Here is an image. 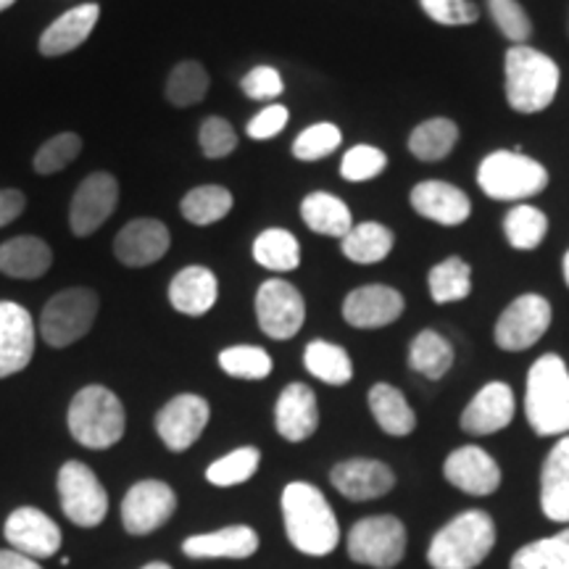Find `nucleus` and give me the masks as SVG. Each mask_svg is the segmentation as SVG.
<instances>
[{"label": "nucleus", "instance_id": "f257e3e1", "mask_svg": "<svg viewBox=\"0 0 569 569\" xmlns=\"http://www.w3.org/2000/svg\"><path fill=\"white\" fill-rule=\"evenodd\" d=\"M284 532L290 543L309 557H327L336 551L340 525L325 493L309 482H290L282 490Z\"/></svg>", "mask_w": 569, "mask_h": 569}, {"label": "nucleus", "instance_id": "f03ea898", "mask_svg": "<svg viewBox=\"0 0 569 569\" xmlns=\"http://www.w3.org/2000/svg\"><path fill=\"white\" fill-rule=\"evenodd\" d=\"M525 415L536 436H569V369L557 353L540 356L525 382Z\"/></svg>", "mask_w": 569, "mask_h": 569}, {"label": "nucleus", "instance_id": "7ed1b4c3", "mask_svg": "<svg viewBox=\"0 0 569 569\" xmlns=\"http://www.w3.org/2000/svg\"><path fill=\"white\" fill-rule=\"evenodd\" d=\"M496 525L490 515L469 509L440 528L427 549L432 569H475L493 551Z\"/></svg>", "mask_w": 569, "mask_h": 569}, {"label": "nucleus", "instance_id": "20e7f679", "mask_svg": "<svg viewBox=\"0 0 569 569\" xmlns=\"http://www.w3.org/2000/svg\"><path fill=\"white\" fill-rule=\"evenodd\" d=\"M503 90L507 101L519 113H538L549 109L559 90L557 61L530 46H515L503 59Z\"/></svg>", "mask_w": 569, "mask_h": 569}, {"label": "nucleus", "instance_id": "39448f33", "mask_svg": "<svg viewBox=\"0 0 569 569\" xmlns=\"http://www.w3.org/2000/svg\"><path fill=\"white\" fill-rule=\"evenodd\" d=\"M124 407L109 388L88 386L71 398L69 432L77 443L92 451L117 446L124 436Z\"/></svg>", "mask_w": 569, "mask_h": 569}, {"label": "nucleus", "instance_id": "423d86ee", "mask_svg": "<svg viewBox=\"0 0 569 569\" xmlns=\"http://www.w3.org/2000/svg\"><path fill=\"white\" fill-rule=\"evenodd\" d=\"M478 184L493 201H525L549 184L546 167L519 151H496L482 159Z\"/></svg>", "mask_w": 569, "mask_h": 569}, {"label": "nucleus", "instance_id": "0eeeda50", "mask_svg": "<svg viewBox=\"0 0 569 569\" xmlns=\"http://www.w3.org/2000/svg\"><path fill=\"white\" fill-rule=\"evenodd\" d=\"M98 293L90 288H69L46 303L40 317L42 340L53 348L77 343L90 332L98 317Z\"/></svg>", "mask_w": 569, "mask_h": 569}, {"label": "nucleus", "instance_id": "6e6552de", "mask_svg": "<svg viewBox=\"0 0 569 569\" xmlns=\"http://www.w3.org/2000/svg\"><path fill=\"white\" fill-rule=\"evenodd\" d=\"M348 557L375 569H393L407 557V528L390 515L359 519L348 532Z\"/></svg>", "mask_w": 569, "mask_h": 569}, {"label": "nucleus", "instance_id": "1a4fd4ad", "mask_svg": "<svg viewBox=\"0 0 569 569\" xmlns=\"http://www.w3.org/2000/svg\"><path fill=\"white\" fill-rule=\"evenodd\" d=\"M61 507L71 522L80 528H96L109 515V493H106L96 472L82 461H67L59 472Z\"/></svg>", "mask_w": 569, "mask_h": 569}, {"label": "nucleus", "instance_id": "9d476101", "mask_svg": "<svg viewBox=\"0 0 569 569\" xmlns=\"http://www.w3.org/2000/svg\"><path fill=\"white\" fill-rule=\"evenodd\" d=\"M551 303L543 296L528 293L511 301L496 322V346L501 351H528L551 327Z\"/></svg>", "mask_w": 569, "mask_h": 569}, {"label": "nucleus", "instance_id": "9b49d317", "mask_svg": "<svg viewBox=\"0 0 569 569\" xmlns=\"http://www.w3.org/2000/svg\"><path fill=\"white\" fill-rule=\"evenodd\" d=\"M256 319H259L264 336L274 340H290L303 327V296L298 293L296 284L284 280H267L256 293Z\"/></svg>", "mask_w": 569, "mask_h": 569}, {"label": "nucleus", "instance_id": "f8f14e48", "mask_svg": "<svg viewBox=\"0 0 569 569\" xmlns=\"http://www.w3.org/2000/svg\"><path fill=\"white\" fill-rule=\"evenodd\" d=\"M209 417L211 409L206 398L196 393H182L172 398V401L159 411V417H156V430H159V438L169 451L180 453L188 451V448L201 438L206 425H209Z\"/></svg>", "mask_w": 569, "mask_h": 569}, {"label": "nucleus", "instance_id": "ddd939ff", "mask_svg": "<svg viewBox=\"0 0 569 569\" xmlns=\"http://www.w3.org/2000/svg\"><path fill=\"white\" fill-rule=\"evenodd\" d=\"M177 509L174 490L161 480H142L130 488L122 501L124 530L132 536H148L159 530Z\"/></svg>", "mask_w": 569, "mask_h": 569}, {"label": "nucleus", "instance_id": "4468645a", "mask_svg": "<svg viewBox=\"0 0 569 569\" xmlns=\"http://www.w3.org/2000/svg\"><path fill=\"white\" fill-rule=\"evenodd\" d=\"M119 203V182L109 172H96L82 180L71 198L69 224L77 238H88L111 217Z\"/></svg>", "mask_w": 569, "mask_h": 569}, {"label": "nucleus", "instance_id": "2eb2a0df", "mask_svg": "<svg viewBox=\"0 0 569 569\" xmlns=\"http://www.w3.org/2000/svg\"><path fill=\"white\" fill-rule=\"evenodd\" d=\"M3 536L13 546V551L30 559H48L61 549V530L51 517L40 509L21 507L6 519Z\"/></svg>", "mask_w": 569, "mask_h": 569}, {"label": "nucleus", "instance_id": "dca6fc26", "mask_svg": "<svg viewBox=\"0 0 569 569\" xmlns=\"http://www.w3.org/2000/svg\"><path fill=\"white\" fill-rule=\"evenodd\" d=\"M407 309V301L390 284H365L346 296L343 319L359 330H377V327L393 325Z\"/></svg>", "mask_w": 569, "mask_h": 569}, {"label": "nucleus", "instance_id": "f3484780", "mask_svg": "<svg viewBox=\"0 0 569 569\" xmlns=\"http://www.w3.org/2000/svg\"><path fill=\"white\" fill-rule=\"evenodd\" d=\"M34 353V322L24 306L0 301V380L24 369Z\"/></svg>", "mask_w": 569, "mask_h": 569}, {"label": "nucleus", "instance_id": "a211bd4d", "mask_svg": "<svg viewBox=\"0 0 569 569\" xmlns=\"http://www.w3.org/2000/svg\"><path fill=\"white\" fill-rule=\"evenodd\" d=\"M172 243L167 224L159 219H132L119 230L117 240H113V253L122 261L124 267L140 269L151 267L156 261L163 259Z\"/></svg>", "mask_w": 569, "mask_h": 569}, {"label": "nucleus", "instance_id": "6ab92c4d", "mask_svg": "<svg viewBox=\"0 0 569 569\" xmlns=\"http://www.w3.org/2000/svg\"><path fill=\"white\" fill-rule=\"evenodd\" d=\"M446 480L469 496H490L501 486V467L478 446L457 448L443 465Z\"/></svg>", "mask_w": 569, "mask_h": 569}, {"label": "nucleus", "instance_id": "aec40b11", "mask_svg": "<svg viewBox=\"0 0 569 569\" xmlns=\"http://www.w3.org/2000/svg\"><path fill=\"white\" fill-rule=\"evenodd\" d=\"M515 419V393L507 382H488L461 411V430L469 436H493Z\"/></svg>", "mask_w": 569, "mask_h": 569}, {"label": "nucleus", "instance_id": "412c9836", "mask_svg": "<svg viewBox=\"0 0 569 569\" xmlns=\"http://www.w3.org/2000/svg\"><path fill=\"white\" fill-rule=\"evenodd\" d=\"M411 209L436 224L457 227L467 222L472 203H469V196L465 190H459L457 184L443 180H425L411 190Z\"/></svg>", "mask_w": 569, "mask_h": 569}, {"label": "nucleus", "instance_id": "4be33fe9", "mask_svg": "<svg viewBox=\"0 0 569 569\" xmlns=\"http://www.w3.org/2000/svg\"><path fill=\"white\" fill-rule=\"evenodd\" d=\"M332 486L351 501H369L393 490L396 475L386 461L377 459H348L330 472Z\"/></svg>", "mask_w": 569, "mask_h": 569}, {"label": "nucleus", "instance_id": "5701e85b", "mask_svg": "<svg viewBox=\"0 0 569 569\" xmlns=\"http://www.w3.org/2000/svg\"><path fill=\"white\" fill-rule=\"evenodd\" d=\"M274 425L277 432L290 443H301L311 438L319 427V407L315 390L303 382H293L277 398L274 407Z\"/></svg>", "mask_w": 569, "mask_h": 569}, {"label": "nucleus", "instance_id": "b1692460", "mask_svg": "<svg viewBox=\"0 0 569 569\" xmlns=\"http://www.w3.org/2000/svg\"><path fill=\"white\" fill-rule=\"evenodd\" d=\"M98 17H101V6L98 3H82L77 6V9L61 13V17L42 32L40 53L48 56V59H56V56H67L74 51V48H80L82 42L90 38V32L96 30Z\"/></svg>", "mask_w": 569, "mask_h": 569}, {"label": "nucleus", "instance_id": "393cba45", "mask_svg": "<svg viewBox=\"0 0 569 569\" xmlns=\"http://www.w3.org/2000/svg\"><path fill=\"white\" fill-rule=\"evenodd\" d=\"M182 551L190 559H248L259 551V536L246 525H232V528L188 538Z\"/></svg>", "mask_w": 569, "mask_h": 569}, {"label": "nucleus", "instance_id": "a878e982", "mask_svg": "<svg viewBox=\"0 0 569 569\" xmlns=\"http://www.w3.org/2000/svg\"><path fill=\"white\" fill-rule=\"evenodd\" d=\"M540 509L553 522H569V436L561 438L543 461Z\"/></svg>", "mask_w": 569, "mask_h": 569}, {"label": "nucleus", "instance_id": "bb28decb", "mask_svg": "<svg viewBox=\"0 0 569 569\" xmlns=\"http://www.w3.org/2000/svg\"><path fill=\"white\" fill-rule=\"evenodd\" d=\"M219 282L217 274L206 267H184L182 272L174 274L169 284V301L180 315L203 317L209 315L217 303Z\"/></svg>", "mask_w": 569, "mask_h": 569}, {"label": "nucleus", "instance_id": "cd10ccee", "mask_svg": "<svg viewBox=\"0 0 569 569\" xmlns=\"http://www.w3.org/2000/svg\"><path fill=\"white\" fill-rule=\"evenodd\" d=\"M53 253L46 240L21 234L0 246V272L17 280H38L51 269Z\"/></svg>", "mask_w": 569, "mask_h": 569}, {"label": "nucleus", "instance_id": "c85d7f7f", "mask_svg": "<svg viewBox=\"0 0 569 569\" xmlns=\"http://www.w3.org/2000/svg\"><path fill=\"white\" fill-rule=\"evenodd\" d=\"M369 409H372L375 422L380 425V430H386L388 436L403 438L415 432V409L409 407V401L403 398L401 390L388 386V382H377V386L369 390Z\"/></svg>", "mask_w": 569, "mask_h": 569}, {"label": "nucleus", "instance_id": "c756f323", "mask_svg": "<svg viewBox=\"0 0 569 569\" xmlns=\"http://www.w3.org/2000/svg\"><path fill=\"white\" fill-rule=\"evenodd\" d=\"M301 217L311 232L327 234V238L343 240L353 227L351 209L332 193L306 196L301 203Z\"/></svg>", "mask_w": 569, "mask_h": 569}, {"label": "nucleus", "instance_id": "7c9ffc66", "mask_svg": "<svg viewBox=\"0 0 569 569\" xmlns=\"http://www.w3.org/2000/svg\"><path fill=\"white\" fill-rule=\"evenodd\" d=\"M253 259L269 272H293L301 264V246L293 232L272 227L253 240Z\"/></svg>", "mask_w": 569, "mask_h": 569}, {"label": "nucleus", "instance_id": "2f4dec72", "mask_svg": "<svg viewBox=\"0 0 569 569\" xmlns=\"http://www.w3.org/2000/svg\"><path fill=\"white\" fill-rule=\"evenodd\" d=\"M393 232L380 222H361L353 224L351 232L343 238V253L346 259L356 261V264H377L393 251Z\"/></svg>", "mask_w": 569, "mask_h": 569}, {"label": "nucleus", "instance_id": "473e14b6", "mask_svg": "<svg viewBox=\"0 0 569 569\" xmlns=\"http://www.w3.org/2000/svg\"><path fill=\"white\" fill-rule=\"evenodd\" d=\"M303 365L327 386H346L353 377V361L346 348L327 343V340H315V343L306 346Z\"/></svg>", "mask_w": 569, "mask_h": 569}, {"label": "nucleus", "instance_id": "72a5a7b5", "mask_svg": "<svg viewBox=\"0 0 569 569\" xmlns=\"http://www.w3.org/2000/svg\"><path fill=\"white\" fill-rule=\"evenodd\" d=\"M409 367L430 380H440L453 367V346L436 330H422L411 340Z\"/></svg>", "mask_w": 569, "mask_h": 569}, {"label": "nucleus", "instance_id": "f704fd0d", "mask_svg": "<svg viewBox=\"0 0 569 569\" xmlns=\"http://www.w3.org/2000/svg\"><path fill=\"white\" fill-rule=\"evenodd\" d=\"M430 296L436 303H457L472 293V267L459 256L440 261L427 274Z\"/></svg>", "mask_w": 569, "mask_h": 569}, {"label": "nucleus", "instance_id": "c9c22d12", "mask_svg": "<svg viewBox=\"0 0 569 569\" xmlns=\"http://www.w3.org/2000/svg\"><path fill=\"white\" fill-rule=\"evenodd\" d=\"M234 198L222 184H201V188L190 190L182 198L180 211L190 224L196 227H209L219 219H224L232 211Z\"/></svg>", "mask_w": 569, "mask_h": 569}, {"label": "nucleus", "instance_id": "e433bc0d", "mask_svg": "<svg viewBox=\"0 0 569 569\" xmlns=\"http://www.w3.org/2000/svg\"><path fill=\"white\" fill-rule=\"evenodd\" d=\"M459 140V127L457 122L446 117L427 119L411 132L409 138V151L417 156L419 161H440L453 151Z\"/></svg>", "mask_w": 569, "mask_h": 569}, {"label": "nucleus", "instance_id": "4c0bfd02", "mask_svg": "<svg viewBox=\"0 0 569 569\" xmlns=\"http://www.w3.org/2000/svg\"><path fill=\"white\" fill-rule=\"evenodd\" d=\"M546 232H549V219L546 213L530 203H519L503 219V234H507L509 246L517 251H536L543 243Z\"/></svg>", "mask_w": 569, "mask_h": 569}, {"label": "nucleus", "instance_id": "58836bf2", "mask_svg": "<svg viewBox=\"0 0 569 569\" xmlns=\"http://www.w3.org/2000/svg\"><path fill=\"white\" fill-rule=\"evenodd\" d=\"M511 569H569V528L522 546L511 557Z\"/></svg>", "mask_w": 569, "mask_h": 569}, {"label": "nucleus", "instance_id": "ea45409f", "mask_svg": "<svg viewBox=\"0 0 569 569\" xmlns=\"http://www.w3.org/2000/svg\"><path fill=\"white\" fill-rule=\"evenodd\" d=\"M209 71H206L198 61H182L177 63L169 74L167 82V98L177 109H188V106L201 103L209 92Z\"/></svg>", "mask_w": 569, "mask_h": 569}, {"label": "nucleus", "instance_id": "a19ab883", "mask_svg": "<svg viewBox=\"0 0 569 569\" xmlns=\"http://www.w3.org/2000/svg\"><path fill=\"white\" fill-rule=\"evenodd\" d=\"M259 461H261L259 448L243 446V448H238V451L227 453V457L213 461V465L206 469V480H209L211 486H219V488L243 486L246 480H251L256 475Z\"/></svg>", "mask_w": 569, "mask_h": 569}, {"label": "nucleus", "instance_id": "79ce46f5", "mask_svg": "<svg viewBox=\"0 0 569 569\" xmlns=\"http://www.w3.org/2000/svg\"><path fill=\"white\" fill-rule=\"evenodd\" d=\"M219 367L238 380H264L272 372V356L259 346H232L219 353Z\"/></svg>", "mask_w": 569, "mask_h": 569}, {"label": "nucleus", "instance_id": "37998d69", "mask_svg": "<svg viewBox=\"0 0 569 569\" xmlns=\"http://www.w3.org/2000/svg\"><path fill=\"white\" fill-rule=\"evenodd\" d=\"M343 142V132L338 124L319 122L306 127L293 142V156L298 161H319L332 151H338V146Z\"/></svg>", "mask_w": 569, "mask_h": 569}, {"label": "nucleus", "instance_id": "c03bdc74", "mask_svg": "<svg viewBox=\"0 0 569 569\" xmlns=\"http://www.w3.org/2000/svg\"><path fill=\"white\" fill-rule=\"evenodd\" d=\"M82 151V138L74 132L56 134L34 153V172L38 174H56L61 172L63 167H69L71 161L77 159Z\"/></svg>", "mask_w": 569, "mask_h": 569}, {"label": "nucleus", "instance_id": "a18cd8bd", "mask_svg": "<svg viewBox=\"0 0 569 569\" xmlns=\"http://www.w3.org/2000/svg\"><path fill=\"white\" fill-rule=\"evenodd\" d=\"M388 156L375 146H353L340 161V174L348 182H367L386 172Z\"/></svg>", "mask_w": 569, "mask_h": 569}, {"label": "nucleus", "instance_id": "49530a36", "mask_svg": "<svg viewBox=\"0 0 569 569\" xmlns=\"http://www.w3.org/2000/svg\"><path fill=\"white\" fill-rule=\"evenodd\" d=\"M488 9L503 38L517 42V46H525V40L532 32V24L522 6L517 0H488Z\"/></svg>", "mask_w": 569, "mask_h": 569}, {"label": "nucleus", "instance_id": "de8ad7c7", "mask_svg": "<svg viewBox=\"0 0 569 569\" xmlns=\"http://www.w3.org/2000/svg\"><path fill=\"white\" fill-rule=\"evenodd\" d=\"M198 142H201V151L206 159H224V156H230L234 148H238V134H234L232 124L227 122V119L209 117L201 124Z\"/></svg>", "mask_w": 569, "mask_h": 569}, {"label": "nucleus", "instance_id": "09e8293b", "mask_svg": "<svg viewBox=\"0 0 569 569\" xmlns=\"http://www.w3.org/2000/svg\"><path fill=\"white\" fill-rule=\"evenodd\" d=\"M419 6L432 21L448 27L472 24L480 17L478 6L469 3V0H419Z\"/></svg>", "mask_w": 569, "mask_h": 569}, {"label": "nucleus", "instance_id": "8fccbe9b", "mask_svg": "<svg viewBox=\"0 0 569 569\" xmlns=\"http://www.w3.org/2000/svg\"><path fill=\"white\" fill-rule=\"evenodd\" d=\"M240 88H243L246 96L253 98V101H264V98L282 96L284 84H282V77H280V71H277V69L256 67L243 77Z\"/></svg>", "mask_w": 569, "mask_h": 569}, {"label": "nucleus", "instance_id": "3c124183", "mask_svg": "<svg viewBox=\"0 0 569 569\" xmlns=\"http://www.w3.org/2000/svg\"><path fill=\"white\" fill-rule=\"evenodd\" d=\"M288 119H290L288 109H284V106H280V103H272V106H267V109H261L259 113H256L251 122H248L246 130L253 140H269V138H274V134H280L284 127H288Z\"/></svg>", "mask_w": 569, "mask_h": 569}, {"label": "nucleus", "instance_id": "603ef678", "mask_svg": "<svg viewBox=\"0 0 569 569\" xmlns=\"http://www.w3.org/2000/svg\"><path fill=\"white\" fill-rule=\"evenodd\" d=\"M24 211V193L19 190H0V227L11 224Z\"/></svg>", "mask_w": 569, "mask_h": 569}, {"label": "nucleus", "instance_id": "864d4df0", "mask_svg": "<svg viewBox=\"0 0 569 569\" xmlns=\"http://www.w3.org/2000/svg\"><path fill=\"white\" fill-rule=\"evenodd\" d=\"M0 569H42L38 565V559L24 557L19 551H0Z\"/></svg>", "mask_w": 569, "mask_h": 569}, {"label": "nucleus", "instance_id": "5fc2aeb1", "mask_svg": "<svg viewBox=\"0 0 569 569\" xmlns=\"http://www.w3.org/2000/svg\"><path fill=\"white\" fill-rule=\"evenodd\" d=\"M561 269H565V282H567V288H569V251L565 253V267H561Z\"/></svg>", "mask_w": 569, "mask_h": 569}, {"label": "nucleus", "instance_id": "6e6d98bb", "mask_svg": "<svg viewBox=\"0 0 569 569\" xmlns=\"http://www.w3.org/2000/svg\"><path fill=\"white\" fill-rule=\"evenodd\" d=\"M142 569H172V567L163 565V561H153V565H146Z\"/></svg>", "mask_w": 569, "mask_h": 569}, {"label": "nucleus", "instance_id": "4d7b16f0", "mask_svg": "<svg viewBox=\"0 0 569 569\" xmlns=\"http://www.w3.org/2000/svg\"><path fill=\"white\" fill-rule=\"evenodd\" d=\"M17 3V0H0V11H6V9H11V6Z\"/></svg>", "mask_w": 569, "mask_h": 569}]
</instances>
